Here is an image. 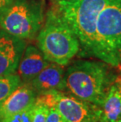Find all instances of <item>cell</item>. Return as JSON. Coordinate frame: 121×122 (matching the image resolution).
Instances as JSON below:
<instances>
[{
  "label": "cell",
  "instance_id": "cell-9",
  "mask_svg": "<svg viewBox=\"0 0 121 122\" xmlns=\"http://www.w3.org/2000/svg\"><path fill=\"white\" fill-rule=\"evenodd\" d=\"M65 72L64 66L50 62L29 84L37 95L53 91L65 92Z\"/></svg>",
  "mask_w": 121,
  "mask_h": 122
},
{
  "label": "cell",
  "instance_id": "cell-12",
  "mask_svg": "<svg viewBox=\"0 0 121 122\" xmlns=\"http://www.w3.org/2000/svg\"><path fill=\"white\" fill-rule=\"evenodd\" d=\"M21 83L20 77L17 72L0 77V104Z\"/></svg>",
  "mask_w": 121,
  "mask_h": 122
},
{
  "label": "cell",
  "instance_id": "cell-6",
  "mask_svg": "<svg viewBox=\"0 0 121 122\" xmlns=\"http://www.w3.org/2000/svg\"><path fill=\"white\" fill-rule=\"evenodd\" d=\"M39 96L49 106L54 108L65 122H100L98 106L68 92L53 91Z\"/></svg>",
  "mask_w": 121,
  "mask_h": 122
},
{
  "label": "cell",
  "instance_id": "cell-10",
  "mask_svg": "<svg viewBox=\"0 0 121 122\" xmlns=\"http://www.w3.org/2000/svg\"><path fill=\"white\" fill-rule=\"evenodd\" d=\"M50 63L35 45L26 46L20 58L17 73L22 83H29Z\"/></svg>",
  "mask_w": 121,
  "mask_h": 122
},
{
  "label": "cell",
  "instance_id": "cell-3",
  "mask_svg": "<svg viewBox=\"0 0 121 122\" xmlns=\"http://www.w3.org/2000/svg\"><path fill=\"white\" fill-rule=\"evenodd\" d=\"M38 47L48 61L65 66L80 51L78 39L63 19L58 7L47 12L37 34Z\"/></svg>",
  "mask_w": 121,
  "mask_h": 122
},
{
  "label": "cell",
  "instance_id": "cell-13",
  "mask_svg": "<svg viewBox=\"0 0 121 122\" xmlns=\"http://www.w3.org/2000/svg\"><path fill=\"white\" fill-rule=\"evenodd\" d=\"M49 109L50 106L37 95L36 99L32 106V122H46Z\"/></svg>",
  "mask_w": 121,
  "mask_h": 122
},
{
  "label": "cell",
  "instance_id": "cell-1",
  "mask_svg": "<svg viewBox=\"0 0 121 122\" xmlns=\"http://www.w3.org/2000/svg\"><path fill=\"white\" fill-rule=\"evenodd\" d=\"M114 68L101 60L75 61L65 72V92L100 107L118 76Z\"/></svg>",
  "mask_w": 121,
  "mask_h": 122
},
{
  "label": "cell",
  "instance_id": "cell-2",
  "mask_svg": "<svg viewBox=\"0 0 121 122\" xmlns=\"http://www.w3.org/2000/svg\"><path fill=\"white\" fill-rule=\"evenodd\" d=\"M108 1L109 0H58L57 2L56 6L61 17L78 39L80 45L79 55L105 61L97 42V20L99 13Z\"/></svg>",
  "mask_w": 121,
  "mask_h": 122
},
{
  "label": "cell",
  "instance_id": "cell-4",
  "mask_svg": "<svg viewBox=\"0 0 121 122\" xmlns=\"http://www.w3.org/2000/svg\"><path fill=\"white\" fill-rule=\"evenodd\" d=\"M44 20L43 0H12L0 11V28L25 40L36 36Z\"/></svg>",
  "mask_w": 121,
  "mask_h": 122
},
{
  "label": "cell",
  "instance_id": "cell-17",
  "mask_svg": "<svg viewBox=\"0 0 121 122\" xmlns=\"http://www.w3.org/2000/svg\"><path fill=\"white\" fill-rule=\"evenodd\" d=\"M68 1H78V0H68Z\"/></svg>",
  "mask_w": 121,
  "mask_h": 122
},
{
  "label": "cell",
  "instance_id": "cell-8",
  "mask_svg": "<svg viewBox=\"0 0 121 122\" xmlns=\"http://www.w3.org/2000/svg\"><path fill=\"white\" fill-rule=\"evenodd\" d=\"M36 97V92L29 83H21L0 104V122H8L15 114L29 108Z\"/></svg>",
  "mask_w": 121,
  "mask_h": 122
},
{
  "label": "cell",
  "instance_id": "cell-14",
  "mask_svg": "<svg viewBox=\"0 0 121 122\" xmlns=\"http://www.w3.org/2000/svg\"><path fill=\"white\" fill-rule=\"evenodd\" d=\"M32 106L22 112L15 114L10 119L8 122H32Z\"/></svg>",
  "mask_w": 121,
  "mask_h": 122
},
{
  "label": "cell",
  "instance_id": "cell-5",
  "mask_svg": "<svg viewBox=\"0 0 121 122\" xmlns=\"http://www.w3.org/2000/svg\"><path fill=\"white\" fill-rule=\"evenodd\" d=\"M97 38L105 62L121 65V0H109L97 20Z\"/></svg>",
  "mask_w": 121,
  "mask_h": 122
},
{
  "label": "cell",
  "instance_id": "cell-16",
  "mask_svg": "<svg viewBox=\"0 0 121 122\" xmlns=\"http://www.w3.org/2000/svg\"><path fill=\"white\" fill-rule=\"evenodd\" d=\"M11 1L12 0H0V11H1L4 7H6L9 3H10Z\"/></svg>",
  "mask_w": 121,
  "mask_h": 122
},
{
  "label": "cell",
  "instance_id": "cell-7",
  "mask_svg": "<svg viewBox=\"0 0 121 122\" xmlns=\"http://www.w3.org/2000/svg\"><path fill=\"white\" fill-rule=\"evenodd\" d=\"M26 46L25 40L0 28V77L17 72Z\"/></svg>",
  "mask_w": 121,
  "mask_h": 122
},
{
  "label": "cell",
  "instance_id": "cell-11",
  "mask_svg": "<svg viewBox=\"0 0 121 122\" xmlns=\"http://www.w3.org/2000/svg\"><path fill=\"white\" fill-rule=\"evenodd\" d=\"M100 109V122H121V76L110 86Z\"/></svg>",
  "mask_w": 121,
  "mask_h": 122
},
{
  "label": "cell",
  "instance_id": "cell-15",
  "mask_svg": "<svg viewBox=\"0 0 121 122\" xmlns=\"http://www.w3.org/2000/svg\"><path fill=\"white\" fill-rule=\"evenodd\" d=\"M46 122H65L58 112L52 106H50Z\"/></svg>",
  "mask_w": 121,
  "mask_h": 122
}]
</instances>
